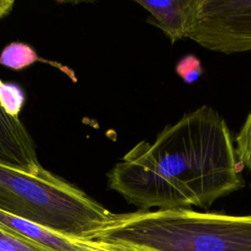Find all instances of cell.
Masks as SVG:
<instances>
[{
  "label": "cell",
  "instance_id": "obj_1",
  "mask_svg": "<svg viewBox=\"0 0 251 251\" xmlns=\"http://www.w3.org/2000/svg\"><path fill=\"white\" fill-rule=\"evenodd\" d=\"M230 129L209 106L140 141L108 174V186L138 210H208L245 186Z\"/></svg>",
  "mask_w": 251,
  "mask_h": 251
},
{
  "label": "cell",
  "instance_id": "obj_9",
  "mask_svg": "<svg viewBox=\"0 0 251 251\" xmlns=\"http://www.w3.org/2000/svg\"><path fill=\"white\" fill-rule=\"evenodd\" d=\"M25 100V92L21 86L0 79V106L8 115L19 118Z\"/></svg>",
  "mask_w": 251,
  "mask_h": 251
},
{
  "label": "cell",
  "instance_id": "obj_3",
  "mask_svg": "<svg viewBox=\"0 0 251 251\" xmlns=\"http://www.w3.org/2000/svg\"><path fill=\"white\" fill-rule=\"evenodd\" d=\"M0 211L81 240L91 239L112 214L44 168L28 173L1 163Z\"/></svg>",
  "mask_w": 251,
  "mask_h": 251
},
{
  "label": "cell",
  "instance_id": "obj_8",
  "mask_svg": "<svg viewBox=\"0 0 251 251\" xmlns=\"http://www.w3.org/2000/svg\"><path fill=\"white\" fill-rule=\"evenodd\" d=\"M37 61L45 60L40 59L31 46L23 42H11L0 54V65L14 71H22Z\"/></svg>",
  "mask_w": 251,
  "mask_h": 251
},
{
  "label": "cell",
  "instance_id": "obj_5",
  "mask_svg": "<svg viewBox=\"0 0 251 251\" xmlns=\"http://www.w3.org/2000/svg\"><path fill=\"white\" fill-rule=\"evenodd\" d=\"M0 163L36 173L43 167L37 159L35 144L20 118L8 115L0 106Z\"/></svg>",
  "mask_w": 251,
  "mask_h": 251
},
{
  "label": "cell",
  "instance_id": "obj_6",
  "mask_svg": "<svg viewBox=\"0 0 251 251\" xmlns=\"http://www.w3.org/2000/svg\"><path fill=\"white\" fill-rule=\"evenodd\" d=\"M149 12L147 22L161 29L171 43L188 38L200 0H135Z\"/></svg>",
  "mask_w": 251,
  "mask_h": 251
},
{
  "label": "cell",
  "instance_id": "obj_2",
  "mask_svg": "<svg viewBox=\"0 0 251 251\" xmlns=\"http://www.w3.org/2000/svg\"><path fill=\"white\" fill-rule=\"evenodd\" d=\"M89 240L129 242L160 251H251V215L191 208L112 213Z\"/></svg>",
  "mask_w": 251,
  "mask_h": 251
},
{
  "label": "cell",
  "instance_id": "obj_14",
  "mask_svg": "<svg viewBox=\"0 0 251 251\" xmlns=\"http://www.w3.org/2000/svg\"><path fill=\"white\" fill-rule=\"evenodd\" d=\"M14 3L13 0H0V20L12 11Z\"/></svg>",
  "mask_w": 251,
  "mask_h": 251
},
{
  "label": "cell",
  "instance_id": "obj_15",
  "mask_svg": "<svg viewBox=\"0 0 251 251\" xmlns=\"http://www.w3.org/2000/svg\"><path fill=\"white\" fill-rule=\"evenodd\" d=\"M250 188H251V184H250Z\"/></svg>",
  "mask_w": 251,
  "mask_h": 251
},
{
  "label": "cell",
  "instance_id": "obj_10",
  "mask_svg": "<svg viewBox=\"0 0 251 251\" xmlns=\"http://www.w3.org/2000/svg\"><path fill=\"white\" fill-rule=\"evenodd\" d=\"M0 251H51L0 226Z\"/></svg>",
  "mask_w": 251,
  "mask_h": 251
},
{
  "label": "cell",
  "instance_id": "obj_13",
  "mask_svg": "<svg viewBox=\"0 0 251 251\" xmlns=\"http://www.w3.org/2000/svg\"><path fill=\"white\" fill-rule=\"evenodd\" d=\"M82 241L88 246L89 251H160L148 246L129 243V242L95 241V240H82Z\"/></svg>",
  "mask_w": 251,
  "mask_h": 251
},
{
  "label": "cell",
  "instance_id": "obj_12",
  "mask_svg": "<svg viewBox=\"0 0 251 251\" xmlns=\"http://www.w3.org/2000/svg\"><path fill=\"white\" fill-rule=\"evenodd\" d=\"M176 72L180 78L186 83H192L204 73V69L200 60L194 55H186L182 57L176 66Z\"/></svg>",
  "mask_w": 251,
  "mask_h": 251
},
{
  "label": "cell",
  "instance_id": "obj_7",
  "mask_svg": "<svg viewBox=\"0 0 251 251\" xmlns=\"http://www.w3.org/2000/svg\"><path fill=\"white\" fill-rule=\"evenodd\" d=\"M0 226L51 251H89L80 239L72 238L33 222L0 211Z\"/></svg>",
  "mask_w": 251,
  "mask_h": 251
},
{
  "label": "cell",
  "instance_id": "obj_4",
  "mask_svg": "<svg viewBox=\"0 0 251 251\" xmlns=\"http://www.w3.org/2000/svg\"><path fill=\"white\" fill-rule=\"evenodd\" d=\"M188 38L226 55L251 50V0H200Z\"/></svg>",
  "mask_w": 251,
  "mask_h": 251
},
{
  "label": "cell",
  "instance_id": "obj_11",
  "mask_svg": "<svg viewBox=\"0 0 251 251\" xmlns=\"http://www.w3.org/2000/svg\"><path fill=\"white\" fill-rule=\"evenodd\" d=\"M235 152L243 167L251 172V110L235 136Z\"/></svg>",
  "mask_w": 251,
  "mask_h": 251
}]
</instances>
